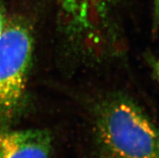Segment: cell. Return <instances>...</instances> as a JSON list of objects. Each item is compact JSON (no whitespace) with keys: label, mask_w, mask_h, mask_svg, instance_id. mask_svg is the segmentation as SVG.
<instances>
[{"label":"cell","mask_w":159,"mask_h":158,"mask_svg":"<svg viewBox=\"0 0 159 158\" xmlns=\"http://www.w3.org/2000/svg\"><path fill=\"white\" fill-rule=\"evenodd\" d=\"M96 136L99 158H159V128L129 99L102 109Z\"/></svg>","instance_id":"obj_1"},{"label":"cell","mask_w":159,"mask_h":158,"mask_svg":"<svg viewBox=\"0 0 159 158\" xmlns=\"http://www.w3.org/2000/svg\"><path fill=\"white\" fill-rule=\"evenodd\" d=\"M33 38L22 20H9L0 36V128L14 120L24 102Z\"/></svg>","instance_id":"obj_2"},{"label":"cell","mask_w":159,"mask_h":158,"mask_svg":"<svg viewBox=\"0 0 159 158\" xmlns=\"http://www.w3.org/2000/svg\"><path fill=\"white\" fill-rule=\"evenodd\" d=\"M73 36L97 40L100 26L117 0H54Z\"/></svg>","instance_id":"obj_3"},{"label":"cell","mask_w":159,"mask_h":158,"mask_svg":"<svg viewBox=\"0 0 159 158\" xmlns=\"http://www.w3.org/2000/svg\"><path fill=\"white\" fill-rule=\"evenodd\" d=\"M52 138L40 129L0 130V158H49Z\"/></svg>","instance_id":"obj_4"},{"label":"cell","mask_w":159,"mask_h":158,"mask_svg":"<svg viewBox=\"0 0 159 158\" xmlns=\"http://www.w3.org/2000/svg\"><path fill=\"white\" fill-rule=\"evenodd\" d=\"M8 20H9V18L7 14L6 8L3 4L0 2V36H2V32L6 28Z\"/></svg>","instance_id":"obj_5"},{"label":"cell","mask_w":159,"mask_h":158,"mask_svg":"<svg viewBox=\"0 0 159 158\" xmlns=\"http://www.w3.org/2000/svg\"><path fill=\"white\" fill-rule=\"evenodd\" d=\"M159 24V0H153V27L157 29Z\"/></svg>","instance_id":"obj_6"},{"label":"cell","mask_w":159,"mask_h":158,"mask_svg":"<svg viewBox=\"0 0 159 158\" xmlns=\"http://www.w3.org/2000/svg\"><path fill=\"white\" fill-rule=\"evenodd\" d=\"M156 74H157V76L159 80V61L157 62V64H156Z\"/></svg>","instance_id":"obj_7"}]
</instances>
